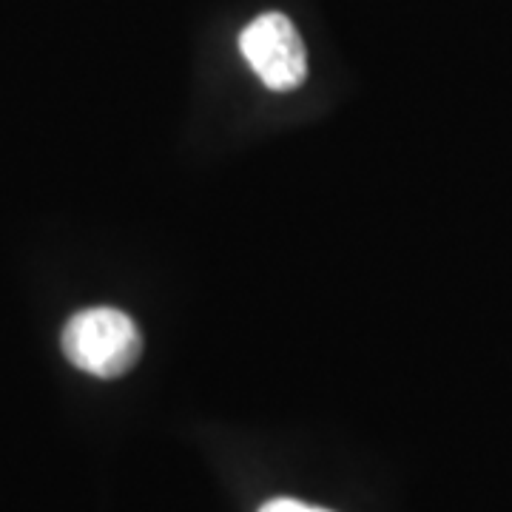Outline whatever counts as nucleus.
<instances>
[{"mask_svg": "<svg viewBox=\"0 0 512 512\" xmlns=\"http://www.w3.org/2000/svg\"><path fill=\"white\" fill-rule=\"evenodd\" d=\"M63 353L77 370L97 379H120L140 362L143 336L117 308H86L63 328Z\"/></svg>", "mask_w": 512, "mask_h": 512, "instance_id": "1", "label": "nucleus"}, {"mask_svg": "<svg viewBox=\"0 0 512 512\" xmlns=\"http://www.w3.org/2000/svg\"><path fill=\"white\" fill-rule=\"evenodd\" d=\"M239 49L271 92H293L308 74L305 43L291 20L279 12L259 15L248 23L239 35Z\"/></svg>", "mask_w": 512, "mask_h": 512, "instance_id": "2", "label": "nucleus"}, {"mask_svg": "<svg viewBox=\"0 0 512 512\" xmlns=\"http://www.w3.org/2000/svg\"><path fill=\"white\" fill-rule=\"evenodd\" d=\"M259 512H330L322 507H311V504H302V501H293V498H274L268 504H262Z\"/></svg>", "mask_w": 512, "mask_h": 512, "instance_id": "3", "label": "nucleus"}]
</instances>
